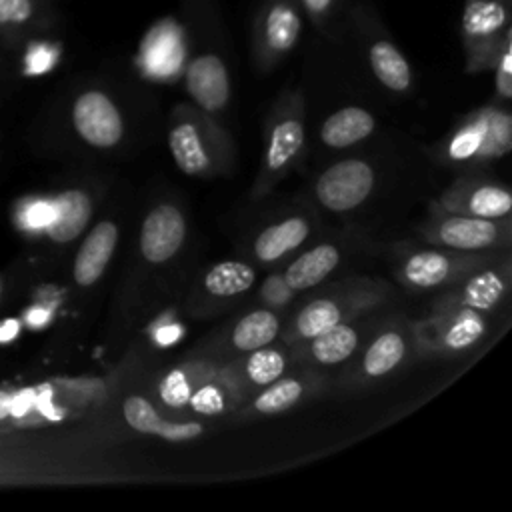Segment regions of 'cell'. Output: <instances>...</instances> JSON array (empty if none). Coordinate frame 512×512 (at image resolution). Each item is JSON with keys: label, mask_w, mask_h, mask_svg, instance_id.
<instances>
[{"label": "cell", "mask_w": 512, "mask_h": 512, "mask_svg": "<svg viewBox=\"0 0 512 512\" xmlns=\"http://www.w3.org/2000/svg\"><path fill=\"white\" fill-rule=\"evenodd\" d=\"M510 34V2L464 0L460 16V38L468 72L492 70L498 52Z\"/></svg>", "instance_id": "1"}, {"label": "cell", "mask_w": 512, "mask_h": 512, "mask_svg": "<svg viewBox=\"0 0 512 512\" xmlns=\"http://www.w3.org/2000/svg\"><path fill=\"white\" fill-rule=\"evenodd\" d=\"M304 20L298 0H260L252 18V56L258 68L276 66L296 48Z\"/></svg>", "instance_id": "2"}, {"label": "cell", "mask_w": 512, "mask_h": 512, "mask_svg": "<svg viewBox=\"0 0 512 512\" xmlns=\"http://www.w3.org/2000/svg\"><path fill=\"white\" fill-rule=\"evenodd\" d=\"M350 18L366 44V56L378 82L392 92H406L412 86V68L404 52L386 32L376 10L366 4H358L350 10Z\"/></svg>", "instance_id": "3"}, {"label": "cell", "mask_w": 512, "mask_h": 512, "mask_svg": "<svg viewBox=\"0 0 512 512\" xmlns=\"http://www.w3.org/2000/svg\"><path fill=\"white\" fill-rule=\"evenodd\" d=\"M374 172L364 160H342L320 174L316 198L332 212H346L360 206L372 192Z\"/></svg>", "instance_id": "4"}, {"label": "cell", "mask_w": 512, "mask_h": 512, "mask_svg": "<svg viewBox=\"0 0 512 512\" xmlns=\"http://www.w3.org/2000/svg\"><path fill=\"white\" fill-rule=\"evenodd\" d=\"M72 120L78 134L92 146L110 148L120 142L124 122L112 98L102 90L82 92L72 106Z\"/></svg>", "instance_id": "5"}, {"label": "cell", "mask_w": 512, "mask_h": 512, "mask_svg": "<svg viewBox=\"0 0 512 512\" xmlns=\"http://www.w3.org/2000/svg\"><path fill=\"white\" fill-rule=\"evenodd\" d=\"M186 238V222L182 212L172 204H160L148 212L140 228V252L152 262L170 260Z\"/></svg>", "instance_id": "6"}, {"label": "cell", "mask_w": 512, "mask_h": 512, "mask_svg": "<svg viewBox=\"0 0 512 512\" xmlns=\"http://www.w3.org/2000/svg\"><path fill=\"white\" fill-rule=\"evenodd\" d=\"M186 90L204 112H220L230 100V74L222 56H194L186 64Z\"/></svg>", "instance_id": "7"}, {"label": "cell", "mask_w": 512, "mask_h": 512, "mask_svg": "<svg viewBox=\"0 0 512 512\" xmlns=\"http://www.w3.org/2000/svg\"><path fill=\"white\" fill-rule=\"evenodd\" d=\"M430 238V242L454 250H484L500 242L502 230L490 218L458 214L440 220L438 226L432 230Z\"/></svg>", "instance_id": "8"}, {"label": "cell", "mask_w": 512, "mask_h": 512, "mask_svg": "<svg viewBox=\"0 0 512 512\" xmlns=\"http://www.w3.org/2000/svg\"><path fill=\"white\" fill-rule=\"evenodd\" d=\"M56 16L50 0H0V36L26 40L50 28Z\"/></svg>", "instance_id": "9"}, {"label": "cell", "mask_w": 512, "mask_h": 512, "mask_svg": "<svg viewBox=\"0 0 512 512\" xmlns=\"http://www.w3.org/2000/svg\"><path fill=\"white\" fill-rule=\"evenodd\" d=\"M302 144H304V126L298 118V100L296 96H288L270 132V140L266 148V170L272 174L284 170L296 158Z\"/></svg>", "instance_id": "10"}, {"label": "cell", "mask_w": 512, "mask_h": 512, "mask_svg": "<svg viewBox=\"0 0 512 512\" xmlns=\"http://www.w3.org/2000/svg\"><path fill=\"white\" fill-rule=\"evenodd\" d=\"M124 418L126 422L142 434H154L170 442H186L198 438L204 432V426L198 422H168L160 418L154 406L142 396H128L124 400Z\"/></svg>", "instance_id": "11"}, {"label": "cell", "mask_w": 512, "mask_h": 512, "mask_svg": "<svg viewBox=\"0 0 512 512\" xmlns=\"http://www.w3.org/2000/svg\"><path fill=\"white\" fill-rule=\"evenodd\" d=\"M118 240L114 222H100L92 228L74 260V280L80 286L94 284L108 266Z\"/></svg>", "instance_id": "12"}, {"label": "cell", "mask_w": 512, "mask_h": 512, "mask_svg": "<svg viewBox=\"0 0 512 512\" xmlns=\"http://www.w3.org/2000/svg\"><path fill=\"white\" fill-rule=\"evenodd\" d=\"M432 336L438 348L448 352H460L470 348L484 334V318L474 308H458L450 314L432 320Z\"/></svg>", "instance_id": "13"}, {"label": "cell", "mask_w": 512, "mask_h": 512, "mask_svg": "<svg viewBox=\"0 0 512 512\" xmlns=\"http://www.w3.org/2000/svg\"><path fill=\"white\" fill-rule=\"evenodd\" d=\"M168 148L176 166L184 174L198 176L208 168L210 158H208L200 128L192 118L184 116L170 128Z\"/></svg>", "instance_id": "14"}, {"label": "cell", "mask_w": 512, "mask_h": 512, "mask_svg": "<svg viewBox=\"0 0 512 512\" xmlns=\"http://www.w3.org/2000/svg\"><path fill=\"white\" fill-rule=\"evenodd\" d=\"M374 132V116L360 106H346L332 112L320 130V136L330 148H348Z\"/></svg>", "instance_id": "15"}, {"label": "cell", "mask_w": 512, "mask_h": 512, "mask_svg": "<svg viewBox=\"0 0 512 512\" xmlns=\"http://www.w3.org/2000/svg\"><path fill=\"white\" fill-rule=\"evenodd\" d=\"M54 218L46 226V232L56 242L74 240L88 224L92 214V202L82 190H66L54 202Z\"/></svg>", "instance_id": "16"}, {"label": "cell", "mask_w": 512, "mask_h": 512, "mask_svg": "<svg viewBox=\"0 0 512 512\" xmlns=\"http://www.w3.org/2000/svg\"><path fill=\"white\" fill-rule=\"evenodd\" d=\"M340 262V252L332 244H318L300 254L284 272L290 290H308L320 284Z\"/></svg>", "instance_id": "17"}, {"label": "cell", "mask_w": 512, "mask_h": 512, "mask_svg": "<svg viewBox=\"0 0 512 512\" xmlns=\"http://www.w3.org/2000/svg\"><path fill=\"white\" fill-rule=\"evenodd\" d=\"M308 230V222L300 216H292L278 224H272L262 230L254 240V254L262 262H274L286 252L300 246L306 240Z\"/></svg>", "instance_id": "18"}, {"label": "cell", "mask_w": 512, "mask_h": 512, "mask_svg": "<svg viewBox=\"0 0 512 512\" xmlns=\"http://www.w3.org/2000/svg\"><path fill=\"white\" fill-rule=\"evenodd\" d=\"M460 262L444 252H416L402 266V278L414 288H434L454 276Z\"/></svg>", "instance_id": "19"}, {"label": "cell", "mask_w": 512, "mask_h": 512, "mask_svg": "<svg viewBox=\"0 0 512 512\" xmlns=\"http://www.w3.org/2000/svg\"><path fill=\"white\" fill-rule=\"evenodd\" d=\"M512 198L506 188L494 184H480L464 194H452L450 210L478 218H502L510 212Z\"/></svg>", "instance_id": "20"}, {"label": "cell", "mask_w": 512, "mask_h": 512, "mask_svg": "<svg viewBox=\"0 0 512 512\" xmlns=\"http://www.w3.org/2000/svg\"><path fill=\"white\" fill-rule=\"evenodd\" d=\"M280 322L270 310H254L240 318L232 330V342L242 352H252L268 346L278 336Z\"/></svg>", "instance_id": "21"}, {"label": "cell", "mask_w": 512, "mask_h": 512, "mask_svg": "<svg viewBox=\"0 0 512 512\" xmlns=\"http://www.w3.org/2000/svg\"><path fill=\"white\" fill-rule=\"evenodd\" d=\"M310 354L320 364H338L354 354L358 346V332L348 324H334L322 334L310 338Z\"/></svg>", "instance_id": "22"}, {"label": "cell", "mask_w": 512, "mask_h": 512, "mask_svg": "<svg viewBox=\"0 0 512 512\" xmlns=\"http://www.w3.org/2000/svg\"><path fill=\"white\" fill-rule=\"evenodd\" d=\"M254 270L236 260L220 262L212 266L204 276V288L214 296H236L246 292L254 284Z\"/></svg>", "instance_id": "23"}, {"label": "cell", "mask_w": 512, "mask_h": 512, "mask_svg": "<svg viewBox=\"0 0 512 512\" xmlns=\"http://www.w3.org/2000/svg\"><path fill=\"white\" fill-rule=\"evenodd\" d=\"M404 352H406V344L398 332H382L368 346L362 360V370L372 378H380L400 364V360L404 358Z\"/></svg>", "instance_id": "24"}, {"label": "cell", "mask_w": 512, "mask_h": 512, "mask_svg": "<svg viewBox=\"0 0 512 512\" xmlns=\"http://www.w3.org/2000/svg\"><path fill=\"white\" fill-rule=\"evenodd\" d=\"M504 292V278L496 270H482L464 284L458 304L474 310H490L502 300Z\"/></svg>", "instance_id": "25"}, {"label": "cell", "mask_w": 512, "mask_h": 512, "mask_svg": "<svg viewBox=\"0 0 512 512\" xmlns=\"http://www.w3.org/2000/svg\"><path fill=\"white\" fill-rule=\"evenodd\" d=\"M342 320V308L332 298H318L304 306L294 322L298 338H314Z\"/></svg>", "instance_id": "26"}, {"label": "cell", "mask_w": 512, "mask_h": 512, "mask_svg": "<svg viewBox=\"0 0 512 512\" xmlns=\"http://www.w3.org/2000/svg\"><path fill=\"white\" fill-rule=\"evenodd\" d=\"M60 58V44L56 40L42 38L34 34L26 38L24 54H22V70L28 76H40L50 72Z\"/></svg>", "instance_id": "27"}, {"label": "cell", "mask_w": 512, "mask_h": 512, "mask_svg": "<svg viewBox=\"0 0 512 512\" xmlns=\"http://www.w3.org/2000/svg\"><path fill=\"white\" fill-rule=\"evenodd\" d=\"M304 386L296 378H282L274 380L256 400H254V410L260 414H278L292 404L298 402L302 396Z\"/></svg>", "instance_id": "28"}, {"label": "cell", "mask_w": 512, "mask_h": 512, "mask_svg": "<svg viewBox=\"0 0 512 512\" xmlns=\"http://www.w3.org/2000/svg\"><path fill=\"white\" fill-rule=\"evenodd\" d=\"M284 366H286V360L278 350L262 346L258 350H252L246 362V374L252 380V384L266 386L282 376Z\"/></svg>", "instance_id": "29"}, {"label": "cell", "mask_w": 512, "mask_h": 512, "mask_svg": "<svg viewBox=\"0 0 512 512\" xmlns=\"http://www.w3.org/2000/svg\"><path fill=\"white\" fill-rule=\"evenodd\" d=\"M304 16L320 30L324 36L334 38L340 32L342 0H298Z\"/></svg>", "instance_id": "30"}, {"label": "cell", "mask_w": 512, "mask_h": 512, "mask_svg": "<svg viewBox=\"0 0 512 512\" xmlns=\"http://www.w3.org/2000/svg\"><path fill=\"white\" fill-rule=\"evenodd\" d=\"M510 148V116L502 110L486 112V132L478 154L498 156Z\"/></svg>", "instance_id": "31"}, {"label": "cell", "mask_w": 512, "mask_h": 512, "mask_svg": "<svg viewBox=\"0 0 512 512\" xmlns=\"http://www.w3.org/2000/svg\"><path fill=\"white\" fill-rule=\"evenodd\" d=\"M484 132H486V114H482L476 122L468 124L466 128H462L454 136V140L450 144V156L460 160V158H468V156L478 154V150L482 146Z\"/></svg>", "instance_id": "32"}, {"label": "cell", "mask_w": 512, "mask_h": 512, "mask_svg": "<svg viewBox=\"0 0 512 512\" xmlns=\"http://www.w3.org/2000/svg\"><path fill=\"white\" fill-rule=\"evenodd\" d=\"M190 384L186 380V374L182 370H172L168 372L162 382H160V396L162 400L168 404V406H184L188 404V398H190Z\"/></svg>", "instance_id": "33"}, {"label": "cell", "mask_w": 512, "mask_h": 512, "mask_svg": "<svg viewBox=\"0 0 512 512\" xmlns=\"http://www.w3.org/2000/svg\"><path fill=\"white\" fill-rule=\"evenodd\" d=\"M492 70H494V84H496L498 96L508 100L512 96V34L504 40Z\"/></svg>", "instance_id": "34"}, {"label": "cell", "mask_w": 512, "mask_h": 512, "mask_svg": "<svg viewBox=\"0 0 512 512\" xmlns=\"http://www.w3.org/2000/svg\"><path fill=\"white\" fill-rule=\"evenodd\" d=\"M188 404L196 412L212 416V414H220L224 410V396L214 384H204L190 394Z\"/></svg>", "instance_id": "35"}, {"label": "cell", "mask_w": 512, "mask_h": 512, "mask_svg": "<svg viewBox=\"0 0 512 512\" xmlns=\"http://www.w3.org/2000/svg\"><path fill=\"white\" fill-rule=\"evenodd\" d=\"M54 218L52 202H34L24 212V222L28 228H46Z\"/></svg>", "instance_id": "36"}, {"label": "cell", "mask_w": 512, "mask_h": 512, "mask_svg": "<svg viewBox=\"0 0 512 512\" xmlns=\"http://www.w3.org/2000/svg\"><path fill=\"white\" fill-rule=\"evenodd\" d=\"M34 402H36L34 390L28 388V390L18 392L16 396H10V414L12 416H24L32 408Z\"/></svg>", "instance_id": "37"}, {"label": "cell", "mask_w": 512, "mask_h": 512, "mask_svg": "<svg viewBox=\"0 0 512 512\" xmlns=\"http://www.w3.org/2000/svg\"><path fill=\"white\" fill-rule=\"evenodd\" d=\"M18 334V322L16 320H6L2 326H0V342H8L12 340L14 336Z\"/></svg>", "instance_id": "38"}, {"label": "cell", "mask_w": 512, "mask_h": 512, "mask_svg": "<svg viewBox=\"0 0 512 512\" xmlns=\"http://www.w3.org/2000/svg\"><path fill=\"white\" fill-rule=\"evenodd\" d=\"M26 320H28V324H30V326H42V324H46V320H48V310L32 308V310L28 312Z\"/></svg>", "instance_id": "39"}, {"label": "cell", "mask_w": 512, "mask_h": 512, "mask_svg": "<svg viewBox=\"0 0 512 512\" xmlns=\"http://www.w3.org/2000/svg\"><path fill=\"white\" fill-rule=\"evenodd\" d=\"M36 402H38V408L48 416V418H60L58 416V412L50 406V402H48V390H44L42 394H40V398H36Z\"/></svg>", "instance_id": "40"}, {"label": "cell", "mask_w": 512, "mask_h": 512, "mask_svg": "<svg viewBox=\"0 0 512 512\" xmlns=\"http://www.w3.org/2000/svg\"><path fill=\"white\" fill-rule=\"evenodd\" d=\"M176 334H178V328H166V330L158 332V340L160 342H172L176 338Z\"/></svg>", "instance_id": "41"}, {"label": "cell", "mask_w": 512, "mask_h": 512, "mask_svg": "<svg viewBox=\"0 0 512 512\" xmlns=\"http://www.w3.org/2000/svg\"><path fill=\"white\" fill-rule=\"evenodd\" d=\"M8 414H10V396L0 392V418H4Z\"/></svg>", "instance_id": "42"}, {"label": "cell", "mask_w": 512, "mask_h": 512, "mask_svg": "<svg viewBox=\"0 0 512 512\" xmlns=\"http://www.w3.org/2000/svg\"><path fill=\"white\" fill-rule=\"evenodd\" d=\"M506 2H512V0H506Z\"/></svg>", "instance_id": "43"}]
</instances>
